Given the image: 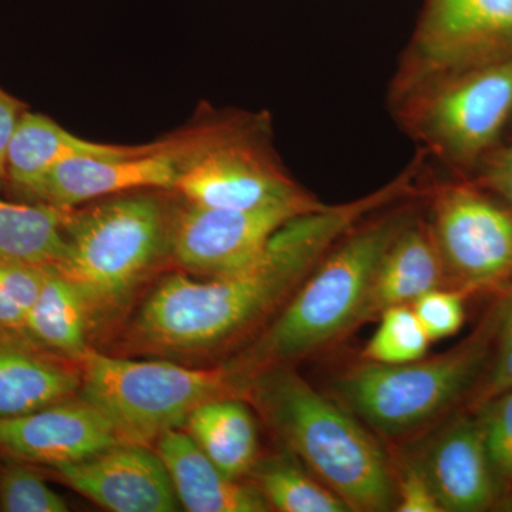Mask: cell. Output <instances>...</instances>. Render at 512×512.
Here are the masks:
<instances>
[{"label":"cell","mask_w":512,"mask_h":512,"mask_svg":"<svg viewBox=\"0 0 512 512\" xmlns=\"http://www.w3.org/2000/svg\"><path fill=\"white\" fill-rule=\"evenodd\" d=\"M46 269L0 258V330H23Z\"/></svg>","instance_id":"484cf974"},{"label":"cell","mask_w":512,"mask_h":512,"mask_svg":"<svg viewBox=\"0 0 512 512\" xmlns=\"http://www.w3.org/2000/svg\"><path fill=\"white\" fill-rule=\"evenodd\" d=\"M447 286L429 222L417 210L383 255L367 299L365 320L393 306H412L426 293Z\"/></svg>","instance_id":"ac0fdd59"},{"label":"cell","mask_w":512,"mask_h":512,"mask_svg":"<svg viewBox=\"0 0 512 512\" xmlns=\"http://www.w3.org/2000/svg\"><path fill=\"white\" fill-rule=\"evenodd\" d=\"M79 360L52 352L25 330H0V417H16L79 396Z\"/></svg>","instance_id":"9a60e30c"},{"label":"cell","mask_w":512,"mask_h":512,"mask_svg":"<svg viewBox=\"0 0 512 512\" xmlns=\"http://www.w3.org/2000/svg\"><path fill=\"white\" fill-rule=\"evenodd\" d=\"M25 111L23 103L0 87V183L6 181V157L10 140Z\"/></svg>","instance_id":"1f68e13d"},{"label":"cell","mask_w":512,"mask_h":512,"mask_svg":"<svg viewBox=\"0 0 512 512\" xmlns=\"http://www.w3.org/2000/svg\"><path fill=\"white\" fill-rule=\"evenodd\" d=\"M511 57L512 0H424L390 80L387 106Z\"/></svg>","instance_id":"ba28073f"},{"label":"cell","mask_w":512,"mask_h":512,"mask_svg":"<svg viewBox=\"0 0 512 512\" xmlns=\"http://www.w3.org/2000/svg\"><path fill=\"white\" fill-rule=\"evenodd\" d=\"M507 510L512 511V498L510 500V503L507 504Z\"/></svg>","instance_id":"836d02e7"},{"label":"cell","mask_w":512,"mask_h":512,"mask_svg":"<svg viewBox=\"0 0 512 512\" xmlns=\"http://www.w3.org/2000/svg\"><path fill=\"white\" fill-rule=\"evenodd\" d=\"M175 190L188 204L217 210H251L312 195L285 170L269 144L262 117L229 116Z\"/></svg>","instance_id":"30bf717a"},{"label":"cell","mask_w":512,"mask_h":512,"mask_svg":"<svg viewBox=\"0 0 512 512\" xmlns=\"http://www.w3.org/2000/svg\"><path fill=\"white\" fill-rule=\"evenodd\" d=\"M396 510L400 512H443L426 471L420 463L403 468L396 488Z\"/></svg>","instance_id":"f1b7e54d"},{"label":"cell","mask_w":512,"mask_h":512,"mask_svg":"<svg viewBox=\"0 0 512 512\" xmlns=\"http://www.w3.org/2000/svg\"><path fill=\"white\" fill-rule=\"evenodd\" d=\"M420 464L444 511H483L494 503L497 477L481 420L456 421L431 443Z\"/></svg>","instance_id":"2e32d148"},{"label":"cell","mask_w":512,"mask_h":512,"mask_svg":"<svg viewBox=\"0 0 512 512\" xmlns=\"http://www.w3.org/2000/svg\"><path fill=\"white\" fill-rule=\"evenodd\" d=\"M0 511L66 512L69 505L49 487L42 468L0 458Z\"/></svg>","instance_id":"d4e9b609"},{"label":"cell","mask_w":512,"mask_h":512,"mask_svg":"<svg viewBox=\"0 0 512 512\" xmlns=\"http://www.w3.org/2000/svg\"><path fill=\"white\" fill-rule=\"evenodd\" d=\"M427 160L468 178L512 117V57L444 80L390 109Z\"/></svg>","instance_id":"8992f818"},{"label":"cell","mask_w":512,"mask_h":512,"mask_svg":"<svg viewBox=\"0 0 512 512\" xmlns=\"http://www.w3.org/2000/svg\"><path fill=\"white\" fill-rule=\"evenodd\" d=\"M468 180L485 191L500 195L512 211V146L494 148Z\"/></svg>","instance_id":"f546056e"},{"label":"cell","mask_w":512,"mask_h":512,"mask_svg":"<svg viewBox=\"0 0 512 512\" xmlns=\"http://www.w3.org/2000/svg\"><path fill=\"white\" fill-rule=\"evenodd\" d=\"M87 210L73 208L66 254L56 271L82 295L90 332L113 325L141 286L171 258L175 217L153 194H121Z\"/></svg>","instance_id":"277c9868"},{"label":"cell","mask_w":512,"mask_h":512,"mask_svg":"<svg viewBox=\"0 0 512 512\" xmlns=\"http://www.w3.org/2000/svg\"><path fill=\"white\" fill-rule=\"evenodd\" d=\"M512 392V340L498 343L497 357L483 383L474 390L471 407L483 409L503 394Z\"/></svg>","instance_id":"4dcf8cb0"},{"label":"cell","mask_w":512,"mask_h":512,"mask_svg":"<svg viewBox=\"0 0 512 512\" xmlns=\"http://www.w3.org/2000/svg\"><path fill=\"white\" fill-rule=\"evenodd\" d=\"M252 483L264 495L269 508L281 512H348L338 495L313 476L292 453L258 458Z\"/></svg>","instance_id":"603a6c76"},{"label":"cell","mask_w":512,"mask_h":512,"mask_svg":"<svg viewBox=\"0 0 512 512\" xmlns=\"http://www.w3.org/2000/svg\"><path fill=\"white\" fill-rule=\"evenodd\" d=\"M23 330L40 345L69 359L79 360L90 348L89 315L82 295L56 269H46Z\"/></svg>","instance_id":"7402d4cb"},{"label":"cell","mask_w":512,"mask_h":512,"mask_svg":"<svg viewBox=\"0 0 512 512\" xmlns=\"http://www.w3.org/2000/svg\"><path fill=\"white\" fill-rule=\"evenodd\" d=\"M491 333L480 330L460 346L403 365L367 362L336 383L349 410L386 434L426 426L468 392L487 356Z\"/></svg>","instance_id":"52a82bcc"},{"label":"cell","mask_w":512,"mask_h":512,"mask_svg":"<svg viewBox=\"0 0 512 512\" xmlns=\"http://www.w3.org/2000/svg\"><path fill=\"white\" fill-rule=\"evenodd\" d=\"M424 170L421 195L450 288L464 293L512 279V211L468 178L436 180Z\"/></svg>","instance_id":"9c48e42d"},{"label":"cell","mask_w":512,"mask_h":512,"mask_svg":"<svg viewBox=\"0 0 512 512\" xmlns=\"http://www.w3.org/2000/svg\"><path fill=\"white\" fill-rule=\"evenodd\" d=\"M72 211L45 202L0 200V258L56 269L66 254V224Z\"/></svg>","instance_id":"44dd1931"},{"label":"cell","mask_w":512,"mask_h":512,"mask_svg":"<svg viewBox=\"0 0 512 512\" xmlns=\"http://www.w3.org/2000/svg\"><path fill=\"white\" fill-rule=\"evenodd\" d=\"M326 207L315 195L251 210L188 205L175 217L171 259L194 275L228 274L254 261L293 218Z\"/></svg>","instance_id":"7c38bea8"},{"label":"cell","mask_w":512,"mask_h":512,"mask_svg":"<svg viewBox=\"0 0 512 512\" xmlns=\"http://www.w3.org/2000/svg\"><path fill=\"white\" fill-rule=\"evenodd\" d=\"M242 397L269 429L350 511L396 505V485L383 448L362 424L306 382L292 366L249 377Z\"/></svg>","instance_id":"3957f363"},{"label":"cell","mask_w":512,"mask_h":512,"mask_svg":"<svg viewBox=\"0 0 512 512\" xmlns=\"http://www.w3.org/2000/svg\"><path fill=\"white\" fill-rule=\"evenodd\" d=\"M485 444L498 481L512 487V392L483 407Z\"/></svg>","instance_id":"4316f807"},{"label":"cell","mask_w":512,"mask_h":512,"mask_svg":"<svg viewBox=\"0 0 512 512\" xmlns=\"http://www.w3.org/2000/svg\"><path fill=\"white\" fill-rule=\"evenodd\" d=\"M495 336L498 343L512 340V291L495 311Z\"/></svg>","instance_id":"d6a6232c"},{"label":"cell","mask_w":512,"mask_h":512,"mask_svg":"<svg viewBox=\"0 0 512 512\" xmlns=\"http://www.w3.org/2000/svg\"><path fill=\"white\" fill-rule=\"evenodd\" d=\"M40 468L103 510H180L170 474L154 447L121 441L76 463Z\"/></svg>","instance_id":"4fadbf2b"},{"label":"cell","mask_w":512,"mask_h":512,"mask_svg":"<svg viewBox=\"0 0 512 512\" xmlns=\"http://www.w3.org/2000/svg\"><path fill=\"white\" fill-rule=\"evenodd\" d=\"M510 127L512 128V117H511V121H510Z\"/></svg>","instance_id":"e575fe53"},{"label":"cell","mask_w":512,"mask_h":512,"mask_svg":"<svg viewBox=\"0 0 512 512\" xmlns=\"http://www.w3.org/2000/svg\"><path fill=\"white\" fill-rule=\"evenodd\" d=\"M79 366L80 396L109 417L121 440L148 447L165 431L183 429L201 404L241 396L237 379L222 363L190 367L170 359L107 355L90 346Z\"/></svg>","instance_id":"5b68a950"},{"label":"cell","mask_w":512,"mask_h":512,"mask_svg":"<svg viewBox=\"0 0 512 512\" xmlns=\"http://www.w3.org/2000/svg\"><path fill=\"white\" fill-rule=\"evenodd\" d=\"M420 194L380 208L353 225L274 319L222 362L241 392L249 377L272 367L293 366L365 322L377 268L393 239L416 214Z\"/></svg>","instance_id":"7a4b0ae2"},{"label":"cell","mask_w":512,"mask_h":512,"mask_svg":"<svg viewBox=\"0 0 512 512\" xmlns=\"http://www.w3.org/2000/svg\"><path fill=\"white\" fill-rule=\"evenodd\" d=\"M416 160L390 183L359 200L293 218L254 261L228 274L161 278L120 333L121 353L208 359L254 338L353 225L419 191ZM238 348V349H239Z\"/></svg>","instance_id":"6da1fadb"},{"label":"cell","mask_w":512,"mask_h":512,"mask_svg":"<svg viewBox=\"0 0 512 512\" xmlns=\"http://www.w3.org/2000/svg\"><path fill=\"white\" fill-rule=\"evenodd\" d=\"M218 121L190 137L141 146L120 157L76 158L57 165L28 197L73 210L84 202L138 190H175L181 175L210 146Z\"/></svg>","instance_id":"8fae6325"},{"label":"cell","mask_w":512,"mask_h":512,"mask_svg":"<svg viewBox=\"0 0 512 512\" xmlns=\"http://www.w3.org/2000/svg\"><path fill=\"white\" fill-rule=\"evenodd\" d=\"M380 318L379 328L363 350L367 362L403 365L426 355L431 340L412 306H393Z\"/></svg>","instance_id":"cb8c5ba5"},{"label":"cell","mask_w":512,"mask_h":512,"mask_svg":"<svg viewBox=\"0 0 512 512\" xmlns=\"http://www.w3.org/2000/svg\"><path fill=\"white\" fill-rule=\"evenodd\" d=\"M141 146L100 144L76 137L42 114L25 113L15 128L6 157V181L28 195L57 165L76 158L120 157Z\"/></svg>","instance_id":"d6986e66"},{"label":"cell","mask_w":512,"mask_h":512,"mask_svg":"<svg viewBox=\"0 0 512 512\" xmlns=\"http://www.w3.org/2000/svg\"><path fill=\"white\" fill-rule=\"evenodd\" d=\"M183 430L225 476L244 480L258 461V426L244 397L225 396L201 404Z\"/></svg>","instance_id":"ffe728a7"},{"label":"cell","mask_w":512,"mask_h":512,"mask_svg":"<svg viewBox=\"0 0 512 512\" xmlns=\"http://www.w3.org/2000/svg\"><path fill=\"white\" fill-rule=\"evenodd\" d=\"M109 417L82 396L16 417H0V458L37 467L76 463L121 443Z\"/></svg>","instance_id":"5bb4252c"},{"label":"cell","mask_w":512,"mask_h":512,"mask_svg":"<svg viewBox=\"0 0 512 512\" xmlns=\"http://www.w3.org/2000/svg\"><path fill=\"white\" fill-rule=\"evenodd\" d=\"M154 450L163 460L178 503L190 512H266L268 503L254 483L225 476L190 434L173 429L161 434Z\"/></svg>","instance_id":"e0dca14e"},{"label":"cell","mask_w":512,"mask_h":512,"mask_svg":"<svg viewBox=\"0 0 512 512\" xmlns=\"http://www.w3.org/2000/svg\"><path fill=\"white\" fill-rule=\"evenodd\" d=\"M464 293L458 289H434L421 296L412 308L431 342L456 335L463 328Z\"/></svg>","instance_id":"83f0119b"}]
</instances>
